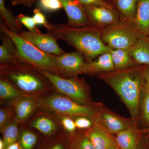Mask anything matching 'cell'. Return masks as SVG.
Returning a JSON list of instances; mask_svg holds the SVG:
<instances>
[{
	"instance_id": "obj_1",
	"label": "cell",
	"mask_w": 149,
	"mask_h": 149,
	"mask_svg": "<svg viewBox=\"0 0 149 149\" xmlns=\"http://www.w3.org/2000/svg\"><path fill=\"white\" fill-rule=\"evenodd\" d=\"M146 66L139 65L125 69L115 70L96 75L117 93L127 107L133 122L137 125L140 97L145 83Z\"/></svg>"
},
{
	"instance_id": "obj_2",
	"label": "cell",
	"mask_w": 149,
	"mask_h": 149,
	"mask_svg": "<svg viewBox=\"0 0 149 149\" xmlns=\"http://www.w3.org/2000/svg\"><path fill=\"white\" fill-rule=\"evenodd\" d=\"M47 29L56 40H63L76 49L88 63L111 50L103 42L101 29L93 26L77 27L50 23Z\"/></svg>"
},
{
	"instance_id": "obj_3",
	"label": "cell",
	"mask_w": 149,
	"mask_h": 149,
	"mask_svg": "<svg viewBox=\"0 0 149 149\" xmlns=\"http://www.w3.org/2000/svg\"><path fill=\"white\" fill-rule=\"evenodd\" d=\"M0 31L13 40L20 61L60 76L63 75L58 66L56 56L40 50L19 35L10 31L2 21L0 23Z\"/></svg>"
},
{
	"instance_id": "obj_4",
	"label": "cell",
	"mask_w": 149,
	"mask_h": 149,
	"mask_svg": "<svg viewBox=\"0 0 149 149\" xmlns=\"http://www.w3.org/2000/svg\"><path fill=\"white\" fill-rule=\"evenodd\" d=\"M3 76L26 92L41 91L47 87L44 80L47 78L37 68L24 62L1 65Z\"/></svg>"
},
{
	"instance_id": "obj_5",
	"label": "cell",
	"mask_w": 149,
	"mask_h": 149,
	"mask_svg": "<svg viewBox=\"0 0 149 149\" xmlns=\"http://www.w3.org/2000/svg\"><path fill=\"white\" fill-rule=\"evenodd\" d=\"M101 31L103 42L111 49H130L140 35L132 24L122 20Z\"/></svg>"
},
{
	"instance_id": "obj_6",
	"label": "cell",
	"mask_w": 149,
	"mask_h": 149,
	"mask_svg": "<svg viewBox=\"0 0 149 149\" xmlns=\"http://www.w3.org/2000/svg\"><path fill=\"white\" fill-rule=\"evenodd\" d=\"M52 85L58 91L74 99L80 104L89 103L88 86L85 81L76 76L65 78L45 70L38 68Z\"/></svg>"
},
{
	"instance_id": "obj_7",
	"label": "cell",
	"mask_w": 149,
	"mask_h": 149,
	"mask_svg": "<svg viewBox=\"0 0 149 149\" xmlns=\"http://www.w3.org/2000/svg\"><path fill=\"white\" fill-rule=\"evenodd\" d=\"M92 107L93 113L91 118L92 120L113 135L135 124L131 118H126L120 116L101 103L94 104Z\"/></svg>"
},
{
	"instance_id": "obj_8",
	"label": "cell",
	"mask_w": 149,
	"mask_h": 149,
	"mask_svg": "<svg viewBox=\"0 0 149 149\" xmlns=\"http://www.w3.org/2000/svg\"><path fill=\"white\" fill-rule=\"evenodd\" d=\"M45 103L54 111L68 115L91 117L93 113L92 107L83 105L62 96L50 97L45 101Z\"/></svg>"
},
{
	"instance_id": "obj_9",
	"label": "cell",
	"mask_w": 149,
	"mask_h": 149,
	"mask_svg": "<svg viewBox=\"0 0 149 149\" xmlns=\"http://www.w3.org/2000/svg\"><path fill=\"white\" fill-rule=\"evenodd\" d=\"M85 13L91 25L102 29L121 21L117 12L98 6H83Z\"/></svg>"
},
{
	"instance_id": "obj_10",
	"label": "cell",
	"mask_w": 149,
	"mask_h": 149,
	"mask_svg": "<svg viewBox=\"0 0 149 149\" xmlns=\"http://www.w3.org/2000/svg\"><path fill=\"white\" fill-rule=\"evenodd\" d=\"M56 61L58 66L63 74L74 77L78 74H85L88 62L78 51L64 52L56 56Z\"/></svg>"
},
{
	"instance_id": "obj_11",
	"label": "cell",
	"mask_w": 149,
	"mask_h": 149,
	"mask_svg": "<svg viewBox=\"0 0 149 149\" xmlns=\"http://www.w3.org/2000/svg\"><path fill=\"white\" fill-rule=\"evenodd\" d=\"M27 41L47 53L59 56L64 53L57 43V40L49 33L43 34L40 31H22L19 34Z\"/></svg>"
},
{
	"instance_id": "obj_12",
	"label": "cell",
	"mask_w": 149,
	"mask_h": 149,
	"mask_svg": "<svg viewBox=\"0 0 149 149\" xmlns=\"http://www.w3.org/2000/svg\"><path fill=\"white\" fill-rule=\"evenodd\" d=\"M60 1L68 19V25L77 27L92 26L86 16L83 6L77 0Z\"/></svg>"
},
{
	"instance_id": "obj_13",
	"label": "cell",
	"mask_w": 149,
	"mask_h": 149,
	"mask_svg": "<svg viewBox=\"0 0 149 149\" xmlns=\"http://www.w3.org/2000/svg\"><path fill=\"white\" fill-rule=\"evenodd\" d=\"M85 133L96 149H109L118 146L115 135L95 123Z\"/></svg>"
},
{
	"instance_id": "obj_14",
	"label": "cell",
	"mask_w": 149,
	"mask_h": 149,
	"mask_svg": "<svg viewBox=\"0 0 149 149\" xmlns=\"http://www.w3.org/2000/svg\"><path fill=\"white\" fill-rule=\"evenodd\" d=\"M143 130L133 124L115 135L118 146L120 149H137L143 139Z\"/></svg>"
},
{
	"instance_id": "obj_15",
	"label": "cell",
	"mask_w": 149,
	"mask_h": 149,
	"mask_svg": "<svg viewBox=\"0 0 149 149\" xmlns=\"http://www.w3.org/2000/svg\"><path fill=\"white\" fill-rule=\"evenodd\" d=\"M2 44L0 46L1 65H10L20 61L16 46L13 40L7 35L1 33Z\"/></svg>"
},
{
	"instance_id": "obj_16",
	"label": "cell",
	"mask_w": 149,
	"mask_h": 149,
	"mask_svg": "<svg viewBox=\"0 0 149 149\" xmlns=\"http://www.w3.org/2000/svg\"><path fill=\"white\" fill-rule=\"evenodd\" d=\"M132 25L140 35L148 36L149 30V0H138Z\"/></svg>"
},
{
	"instance_id": "obj_17",
	"label": "cell",
	"mask_w": 149,
	"mask_h": 149,
	"mask_svg": "<svg viewBox=\"0 0 149 149\" xmlns=\"http://www.w3.org/2000/svg\"><path fill=\"white\" fill-rule=\"evenodd\" d=\"M132 58L138 65L149 66V38L140 35L136 44L129 50Z\"/></svg>"
},
{
	"instance_id": "obj_18",
	"label": "cell",
	"mask_w": 149,
	"mask_h": 149,
	"mask_svg": "<svg viewBox=\"0 0 149 149\" xmlns=\"http://www.w3.org/2000/svg\"><path fill=\"white\" fill-rule=\"evenodd\" d=\"M115 70L110 53L102 54L90 63L85 68V74L97 75L102 72H109Z\"/></svg>"
},
{
	"instance_id": "obj_19",
	"label": "cell",
	"mask_w": 149,
	"mask_h": 149,
	"mask_svg": "<svg viewBox=\"0 0 149 149\" xmlns=\"http://www.w3.org/2000/svg\"><path fill=\"white\" fill-rule=\"evenodd\" d=\"M138 0H112V5L117 11L121 20L133 24Z\"/></svg>"
},
{
	"instance_id": "obj_20",
	"label": "cell",
	"mask_w": 149,
	"mask_h": 149,
	"mask_svg": "<svg viewBox=\"0 0 149 149\" xmlns=\"http://www.w3.org/2000/svg\"><path fill=\"white\" fill-rule=\"evenodd\" d=\"M115 70H123L138 65L133 60L129 50L123 49H111L110 52Z\"/></svg>"
},
{
	"instance_id": "obj_21",
	"label": "cell",
	"mask_w": 149,
	"mask_h": 149,
	"mask_svg": "<svg viewBox=\"0 0 149 149\" xmlns=\"http://www.w3.org/2000/svg\"><path fill=\"white\" fill-rule=\"evenodd\" d=\"M0 15L2 21L10 31L18 35L22 32V24L17 17L14 16L12 12L7 8L5 0H0Z\"/></svg>"
},
{
	"instance_id": "obj_22",
	"label": "cell",
	"mask_w": 149,
	"mask_h": 149,
	"mask_svg": "<svg viewBox=\"0 0 149 149\" xmlns=\"http://www.w3.org/2000/svg\"><path fill=\"white\" fill-rule=\"evenodd\" d=\"M35 107L32 99L24 98L20 100L15 106L16 117L17 120H24L30 115Z\"/></svg>"
},
{
	"instance_id": "obj_23",
	"label": "cell",
	"mask_w": 149,
	"mask_h": 149,
	"mask_svg": "<svg viewBox=\"0 0 149 149\" xmlns=\"http://www.w3.org/2000/svg\"><path fill=\"white\" fill-rule=\"evenodd\" d=\"M68 138L71 149H96L85 133H73Z\"/></svg>"
},
{
	"instance_id": "obj_24",
	"label": "cell",
	"mask_w": 149,
	"mask_h": 149,
	"mask_svg": "<svg viewBox=\"0 0 149 149\" xmlns=\"http://www.w3.org/2000/svg\"><path fill=\"white\" fill-rule=\"evenodd\" d=\"M31 126L47 136L52 134L57 128L56 125L53 121L45 117L39 118L34 120L31 123Z\"/></svg>"
},
{
	"instance_id": "obj_25",
	"label": "cell",
	"mask_w": 149,
	"mask_h": 149,
	"mask_svg": "<svg viewBox=\"0 0 149 149\" xmlns=\"http://www.w3.org/2000/svg\"><path fill=\"white\" fill-rule=\"evenodd\" d=\"M140 113L149 127V89L145 85L142 89L139 102V114Z\"/></svg>"
},
{
	"instance_id": "obj_26",
	"label": "cell",
	"mask_w": 149,
	"mask_h": 149,
	"mask_svg": "<svg viewBox=\"0 0 149 149\" xmlns=\"http://www.w3.org/2000/svg\"><path fill=\"white\" fill-rule=\"evenodd\" d=\"M38 140L35 133L29 130H24L19 135L18 142L22 149H34Z\"/></svg>"
},
{
	"instance_id": "obj_27",
	"label": "cell",
	"mask_w": 149,
	"mask_h": 149,
	"mask_svg": "<svg viewBox=\"0 0 149 149\" xmlns=\"http://www.w3.org/2000/svg\"><path fill=\"white\" fill-rule=\"evenodd\" d=\"M2 133L5 149L9 145L18 141L19 134L16 122L6 127L2 131Z\"/></svg>"
},
{
	"instance_id": "obj_28",
	"label": "cell",
	"mask_w": 149,
	"mask_h": 149,
	"mask_svg": "<svg viewBox=\"0 0 149 149\" xmlns=\"http://www.w3.org/2000/svg\"><path fill=\"white\" fill-rule=\"evenodd\" d=\"M19 93L8 79L2 77L0 80V97L1 98L9 99L18 97Z\"/></svg>"
},
{
	"instance_id": "obj_29",
	"label": "cell",
	"mask_w": 149,
	"mask_h": 149,
	"mask_svg": "<svg viewBox=\"0 0 149 149\" xmlns=\"http://www.w3.org/2000/svg\"><path fill=\"white\" fill-rule=\"evenodd\" d=\"M39 8L47 12H53L63 8L60 0H37Z\"/></svg>"
},
{
	"instance_id": "obj_30",
	"label": "cell",
	"mask_w": 149,
	"mask_h": 149,
	"mask_svg": "<svg viewBox=\"0 0 149 149\" xmlns=\"http://www.w3.org/2000/svg\"><path fill=\"white\" fill-rule=\"evenodd\" d=\"M42 146L38 149H71L70 144L69 138L66 141L63 139H58L56 141L48 143Z\"/></svg>"
},
{
	"instance_id": "obj_31",
	"label": "cell",
	"mask_w": 149,
	"mask_h": 149,
	"mask_svg": "<svg viewBox=\"0 0 149 149\" xmlns=\"http://www.w3.org/2000/svg\"><path fill=\"white\" fill-rule=\"evenodd\" d=\"M17 17L21 24L27 27L29 31L36 32L40 31L37 27V24L35 23L33 17L22 13L19 14Z\"/></svg>"
},
{
	"instance_id": "obj_32",
	"label": "cell",
	"mask_w": 149,
	"mask_h": 149,
	"mask_svg": "<svg viewBox=\"0 0 149 149\" xmlns=\"http://www.w3.org/2000/svg\"><path fill=\"white\" fill-rule=\"evenodd\" d=\"M42 10L39 7L36 8L33 10V17L36 24L43 25L47 29L49 27L50 23L48 22L44 13L42 12Z\"/></svg>"
},
{
	"instance_id": "obj_33",
	"label": "cell",
	"mask_w": 149,
	"mask_h": 149,
	"mask_svg": "<svg viewBox=\"0 0 149 149\" xmlns=\"http://www.w3.org/2000/svg\"><path fill=\"white\" fill-rule=\"evenodd\" d=\"M77 1L83 6H101L105 7L112 10L116 11L111 4L107 2L105 0H77Z\"/></svg>"
},
{
	"instance_id": "obj_34",
	"label": "cell",
	"mask_w": 149,
	"mask_h": 149,
	"mask_svg": "<svg viewBox=\"0 0 149 149\" xmlns=\"http://www.w3.org/2000/svg\"><path fill=\"white\" fill-rule=\"evenodd\" d=\"M76 128L80 129H89L93 126L94 122L92 118L86 116H79L74 121Z\"/></svg>"
},
{
	"instance_id": "obj_35",
	"label": "cell",
	"mask_w": 149,
	"mask_h": 149,
	"mask_svg": "<svg viewBox=\"0 0 149 149\" xmlns=\"http://www.w3.org/2000/svg\"><path fill=\"white\" fill-rule=\"evenodd\" d=\"M62 123L65 130L69 133H74L75 129L77 128L74 121L68 117H66L63 118L62 120Z\"/></svg>"
},
{
	"instance_id": "obj_36",
	"label": "cell",
	"mask_w": 149,
	"mask_h": 149,
	"mask_svg": "<svg viewBox=\"0 0 149 149\" xmlns=\"http://www.w3.org/2000/svg\"><path fill=\"white\" fill-rule=\"evenodd\" d=\"M37 0H12L11 4L13 6L23 5L31 8Z\"/></svg>"
},
{
	"instance_id": "obj_37",
	"label": "cell",
	"mask_w": 149,
	"mask_h": 149,
	"mask_svg": "<svg viewBox=\"0 0 149 149\" xmlns=\"http://www.w3.org/2000/svg\"><path fill=\"white\" fill-rule=\"evenodd\" d=\"M8 116L7 112L1 110L0 111V125L1 130L3 129L4 125L6 123L8 119Z\"/></svg>"
},
{
	"instance_id": "obj_38",
	"label": "cell",
	"mask_w": 149,
	"mask_h": 149,
	"mask_svg": "<svg viewBox=\"0 0 149 149\" xmlns=\"http://www.w3.org/2000/svg\"><path fill=\"white\" fill-rule=\"evenodd\" d=\"M144 85L149 89V66L146 65L144 72Z\"/></svg>"
},
{
	"instance_id": "obj_39",
	"label": "cell",
	"mask_w": 149,
	"mask_h": 149,
	"mask_svg": "<svg viewBox=\"0 0 149 149\" xmlns=\"http://www.w3.org/2000/svg\"><path fill=\"white\" fill-rule=\"evenodd\" d=\"M20 148V145L19 143L17 142L13 143L11 144L8 146L6 149H19Z\"/></svg>"
},
{
	"instance_id": "obj_40",
	"label": "cell",
	"mask_w": 149,
	"mask_h": 149,
	"mask_svg": "<svg viewBox=\"0 0 149 149\" xmlns=\"http://www.w3.org/2000/svg\"><path fill=\"white\" fill-rule=\"evenodd\" d=\"M145 143L144 139H143L137 149H146V145Z\"/></svg>"
},
{
	"instance_id": "obj_41",
	"label": "cell",
	"mask_w": 149,
	"mask_h": 149,
	"mask_svg": "<svg viewBox=\"0 0 149 149\" xmlns=\"http://www.w3.org/2000/svg\"><path fill=\"white\" fill-rule=\"evenodd\" d=\"M0 149H5L4 144L2 139H0Z\"/></svg>"
},
{
	"instance_id": "obj_42",
	"label": "cell",
	"mask_w": 149,
	"mask_h": 149,
	"mask_svg": "<svg viewBox=\"0 0 149 149\" xmlns=\"http://www.w3.org/2000/svg\"><path fill=\"white\" fill-rule=\"evenodd\" d=\"M143 133H145V132H149V127L145 129V130H143Z\"/></svg>"
},
{
	"instance_id": "obj_43",
	"label": "cell",
	"mask_w": 149,
	"mask_h": 149,
	"mask_svg": "<svg viewBox=\"0 0 149 149\" xmlns=\"http://www.w3.org/2000/svg\"><path fill=\"white\" fill-rule=\"evenodd\" d=\"M109 149H120V148L118 146L113 147V148H111Z\"/></svg>"
},
{
	"instance_id": "obj_44",
	"label": "cell",
	"mask_w": 149,
	"mask_h": 149,
	"mask_svg": "<svg viewBox=\"0 0 149 149\" xmlns=\"http://www.w3.org/2000/svg\"><path fill=\"white\" fill-rule=\"evenodd\" d=\"M106 1H107V2L110 3V2H111L112 0H105Z\"/></svg>"
},
{
	"instance_id": "obj_45",
	"label": "cell",
	"mask_w": 149,
	"mask_h": 149,
	"mask_svg": "<svg viewBox=\"0 0 149 149\" xmlns=\"http://www.w3.org/2000/svg\"><path fill=\"white\" fill-rule=\"evenodd\" d=\"M148 37L149 38V32H148Z\"/></svg>"
},
{
	"instance_id": "obj_46",
	"label": "cell",
	"mask_w": 149,
	"mask_h": 149,
	"mask_svg": "<svg viewBox=\"0 0 149 149\" xmlns=\"http://www.w3.org/2000/svg\"><path fill=\"white\" fill-rule=\"evenodd\" d=\"M19 149H22L21 148V147H20V148H19Z\"/></svg>"
}]
</instances>
